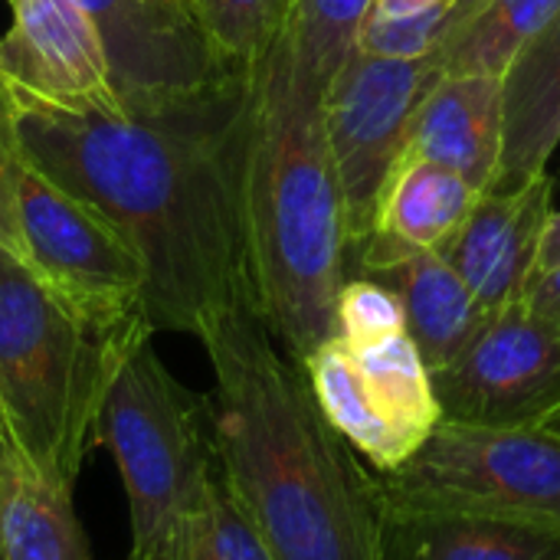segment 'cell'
Listing matches in <instances>:
<instances>
[{
	"label": "cell",
	"instance_id": "1",
	"mask_svg": "<svg viewBox=\"0 0 560 560\" xmlns=\"http://www.w3.org/2000/svg\"><path fill=\"white\" fill-rule=\"evenodd\" d=\"M256 69L144 108H66L10 89L33 167L105 213L141 256L151 331L200 338L230 308L259 312L246 220Z\"/></svg>",
	"mask_w": 560,
	"mask_h": 560
},
{
	"label": "cell",
	"instance_id": "2",
	"mask_svg": "<svg viewBox=\"0 0 560 560\" xmlns=\"http://www.w3.org/2000/svg\"><path fill=\"white\" fill-rule=\"evenodd\" d=\"M210 420L230 489L276 560H381L374 476L331 430L305 368L249 305L217 315Z\"/></svg>",
	"mask_w": 560,
	"mask_h": 560
},
{
	"label": "cell",
	"instance_id": "3",
	"mask_svg": "<svg viewBox=\"0 0 560 560\" xmlns=\"http://www.w3.org/2000/svg\"><path fill=\"white\" fill-rule=\"evenodd\" d=\"M322 98L282 36L256 69L246 220L259 315L299 364L338 335L335 308L348 279L345 203Z\"/></svg>",
	"mask_w": 560,
	"mask_h": 560
},
{
	"label": "cell",
	"instance_id": "4",
	"mask_svg": "<svg viewBox=\"0 0 560 560\" xmlns=\"http://www.w3.org/2000/svg\"><path fill=\"white\" fill-rule=\"evenodd\" d=\"M138 328L148 322L89 312L0 246V423L39 479L75 486L98 446L112 364Z\"/></svg>",
	"mask_w": 560,
	"mask_h": 560
},
{
	"label": "cell",
	"instance_id": "5",
	"mask_svg": "<svg viewBox=\"0 0 560 560\" xmlns=\"http://www.w3.org/2000/svg\"><path fill=\"white\" fill-rule=\"evenodd\" d=\"M151 338V328H138L118 351L98 407V443L112 450L125 482L128 560H180L220 453L210 400L167 371Z\"/></svg>",
	"mask_w": 560,
	"mask_h": 560
},
{
	"label": "cell",
	"instance_id": "6",
	"mask_svg": "<svg viewBox=\"0 0 560 560\" xmlns=\"http://www.w3.org/2000/svg\"><path fill=\"white\" fill-rule=\"evenodd\" d=\"M381 499L466 512L560 532V440L535 430L446 423L394 472H377Z\"/></svg>",
	"mask_w": 560,
	"mask_h": 560
},
{
	"label": "cell",
	"instance_id": "7",
	"mask_svg": "<svg viewBox=\"0 0 560 560\" xmlns=\"http://www.w3.org/2000/svg\"><path fill=\"white\" fill-rule=\"evenodd\" d=\"M440 75L433 52L387 59L361 49H351L331 75L322 115L345 203L348 256L371 236L384 187L404 161L413 118Z\"/></svg>",
	"mask_w": 560,
	"mask_h": 560
},
{
	"label": "cell",
	"instance_id": "8",
	"mask_svg": "<svg viewBox=\"0 0 560 560\" xmlns=\"http://www.w3.org/2000/svg\"><path fill=\"white\" fill-rule=\"evenodd\" d=\"M16 256L52 289L105 318H144V262L92 203L52 184L33 161L16 180Z\"/></svg>",
	"mask_w": 560,
	"mask_h": 560
},
{
	"label": "cell",
	"instance_id": "9",
	"mask_svg": "<svg viewBox=\"0 0 560 560\" xmlns=\"http://www.w3.org/2000/svg\"><path fill=\"white\" fill-rule=\"evenodd\" d=\"M430 377L446 423L538 427L560 404V331L518 299L492 312L472 345Z\"/></svg>",
	"mask_w": 560,
	"mask_h": 560
},
{
	"label": "cell",
	"instance_id": "10",
	"mask_svg": "<svg viewBox=\"0 0 560 560\" xmlns=\"http://www.w3.org/2000/svg\"><path fill=\"white\" fill-rule=\"evenodd\" d=\"M95 26L108 79L121 108H144L190 95L223 79L226 62L200 26L154 0H72Z\"/></svg>",
	"mask_w": 560,
	"mask_h": 560
},
{
	"label": "cell",
	"instance_id": "11",
	"mask_svg": "<svg viewBox=\"0 0 560 560\" xmlns=\"http://www.w3.org/2000/svg\"><path fill=\"white\" fill-rule=\"evenodd\" d=\"M13 20L0 36V79L30 98L89 108L121 105L102 39L72 0H10Z\"/></svg>",
	"mask_w": 560,
	"mask_h": 560
},
{
	"label": "cell",
	"instance_id": "12",
	"mask_svg": "<svg viewBox=\"0 0 560 560\" xmlns=\"http://www.w3.org/2000/svg\"><path fill=\"white\" fill-rule=\"evenodd\" d=\"M551 200L555 177L548 171L518 190H482L459 230L436 249L489 315L525 295L555 210Z\"/></svg>",
	"mask_w": 560,
	"mask_h": 560
},
{
	"label": "cell",
	"instance_id": "13",
	"mask_svg": "<svg viewBox=\"0 0 560 560\" xmlns=\"http://www.w3.org/2000/svg\"><path fill=\"white\" fill-rule=\"evenodd\" d=\"M354 276L374 279L400 299L407 335L430 374L453 364L489 322V312L436 249L390 253L358 266Z\"/></svg>",
	"mask_w": 560,
	"mask_h": 560
},
{
	"label": "cell",
	"instance_id": "14",
	"mask_svg": "<svg viewBox=\"0 0 560 560\" xmlns=\"http://www.w3.org/2000/svg\"><path fill=\"white\" fill-rule=\"evenodd\" d=\"M377 558L560 560V532L446 509H420L377 495Z\"/></svg>",
	"mask_w": 560,
	"mask_h": 560
},
{
	"label": "cell",
	"instance_id": "15",
	"mask_svg": "<svg viewBox=\"0 0 560 560\" xmlns=\"http://www.w3.org/2000/svg\"><path fill=\"white\" fill-rule=\"evenodd\" d=\"M430 161L489 190L502 158V79L440 75L423 98L404 161Z\"/></svg>",
	"mask_w": 560,
	"mask_h": 560
},
{
	"label": "cell",
	"instance_id": "16",
	"mask_svg": "<svg viewBox=\"0 0 560 560\" xmlns=\"http://www.w3.org/2000/svg\"><path fill=\"white\" fill-rule=\"evenodd\" d=\"M560 144V13L502 75V158L489 190H518L548 171Z\"/></svg>",
	"mask_w": 560,
	"mask_h": 560
},
{
	"label": "cell",
	"instance_id": "17",
	"mask_svg": "<svg viewBox=\"0 0 560 560\" xmlns=\"http://www.w3.org/2000/svg\"><path fill=\"white\" fill-rule=\"evenodd\" d=\"M479 194L482 190L456 171L417 158L400 161L377 203L371 236L348 256V276L351 269L390 253L440 249L469 217Z\"/></svg>",
	"mask_w": 560,
	"mask_h": 560
},
{
	"label": "cell",
	"instance_id": "18",
	"mask_svg": "<svg viewBox=\"0 0 560 560\" xmlns=\"http://www.w3.org/2000/svg\"><path fill=\"white\" fill-rule=\"evenodd\" d=\"M560 13V0H459L433 56L443 75L502 79L512 59Z\"/></svg>",
	"mask_w": 560,
	"mask_h": 560
},
{
	"label": "cell",
	"instance_id": "19",
	"mask_svg": "<svg viewBox=\"0 0 560 560\" xmlns=\"http://www.w3.org/2000/svg\"><path fill=\"white\" fill-rule=\"evenodd\" d=\"M0 558L92 560L72 489L39 479L16 456L0 466Z\"/></svg>",
	"mask_w": 560,
	"mask_h": 560
},
{
	"label": "cell",
	"instance_id": "20",
	"mask_svg": "<svg viewBox=\"0 0 560 560\" xmlns=\"http://www.w3.org/2000/svg\"><path fill=\"white\" fill-rule=\"evenodd\" d=\"M302 368L331 430L377 472H394L413 456V446L377 413L341 338L325 341L312 358L302 361Z\"/></svg>",
	"mask_w": 560,
	"mask_h": 560
},
{
	"label": "cell",
	"instance_id": "21",
	"mask_svg": "<svg viewBox=\"0 0 560 560\" xmlns=\"http://www.w3.org/2000/svg\"><path fill=\"white\" fill-rule=\"evenodd\" d=\"M348 345V341H345ZM354 368L368 397L374 400L377 413L413 446V453L427 443V436L440 427V404L433 394V377L427 361L420 358L417 345L407 331L348 345Z\"/></svg>",
	"mask_w": 560,
	"mask_h": 560
},
{
	"label": "cell",
	"instance_id": "22",
	"mask_svg": "<svg viewBox=\"0 0 560 560\" xmlns=\"http://www.w3.org/2000/svg\"><path fill=\"white\" fill-rule=\"evenodd\" d=\"M210 46L240 66H259L285 36L295 0H184Z\"/></svg>",
	"mask_w": 560,
	"mask_h": 560
},
{
	"label": "cell",
	"instance_id": "23",
	"mask_svg": "<svg viewBox=\"0 0 560 560\" xmlns=\"http://www.w3.org/2000/svg\"><path fill=\"white\" fill-rule=\"evenodd\" d=\"M368 7L371 0H295L285 36L299 69L322 92L351 56Z\"/></svg>",
	"mask_w": 560,
	"mask_h": 560
},
{
	"label": "cell",
	"instance_id": "24",
	"mask_svg": "<svg viewBox=\"0 0 560 560\" xmlns=\"http://www.w3.org/2000/svg\"><path fill=\"white\" fill-rule=\"evenodd\" d=\"M459 0H371L354 49L387 59L430 56Z\"/></svg>",
	"mask_w": 560,
	"mask_h": 560
},
{
	"label": "cell",
	"instance_id": "25",
	"mask_svg": "<svg viewBox=\"0 0 560 560\" xmlns=\"http://www.w3.org/2000/svg\"><path fill=\"white\" fill-rule=\"evenodd\" d=\"M180 560H276L230 489L223 466L210 476L203 502L187 528Z\"/></svg>",
	"mask_w": 560,
	"mask_h": 560
},
{
	"label": "cell",
	"instance_id": "26",
	"mask_svg": "<svg viewBox=\"0 0 560 560\" xmlns=\"http://www.w3.org/2000/svg\"><path fill=\"white\" fill-rule=\"evenodd\" d=\"M335 322H338L335 338L348 345H368V341H381V338L407 331L400 299L387 285L364 279V276L345 279L338 292Z\"/></svg>",
	"mask_w": 560,
	"mask_h": 560
},
{
	"label": "cell",
	"instance_id": "27",
	"mask_svg": "<svg viewBox=\"0 0 560 560\" xmlns=\"http://www.w3.org/2000/svg\"><path fill=\"white\" fill-rule=\"evenodd\" d=\"M26 167V151L16 131V102L0 79V246L16 253V180Z\"/></svg>",
	"mask_w": 560,
	"mask_h": 560
},
{
	"label": "cell",
	"instance_id": "28",
	"mask_svg": "<svg viewBox=\"0 0 560 560\" xmlns=\"http://www.w3.org/2000/svg\"><path fill=\"white\" fill-rule=\"evenodd\" d=\"M525 305L560 331V269L535 276L525 289Z\"/></svg>",
	"mask_w": 560,
	"mask_h": 560
},
{
	"label": "cell",
	"instance_id": "29",
	"mask_svg": "<svg viewBox=\"0 0 560 560\" xmlns=\"http://www.w3.org/2000/svg\"><path fill=\"white\" fill-rule=\"evenodd\" d=\"M555 269H560V210H551V217L545 223L538 259H535V276H545V272H555Z\"/></svg>",
	"mask_w": 560,
	"mask_h": 560
},
{
	"label": "cell",
	"instance_id": "30",
	"mask_svg": "<svg viewBox=\"0 0 560 560\" xmlns=\"http://www.w3.org/2000/svg\"><path fill=\"white\" fill-rule=\"evenodd\" d=\"M535 430H541V433H548V436L560 440V404L551 410V413H545V417H541V423H538Z\"/></svg>",
	"mask_w": 560,
	"mask_h": 560
},
{
	"label": "cell",
	"instance_id": "31",
	"mask_svg": "<svg viewBox=\"0 0 560 560\" xmlns=\"http://www.w3.org/2000/svg\"><path fill=\"white\" fill-rule=\"evenodd\" d=\"M10 456H13V450H10V440H7V433H3V423H0V466H3Z\"/></svg>",
	"mask_w": 560,
	"mask_h": 560
},
{
	"label": "cell",
	"instance_id": "32",
	"mask_svg": "<svg viewBox=\"0 0 560 560\" xmlns=\"http://www.w3.org/2000/svg\"><path fill=\"white\" fill-rule=\"evenodd\" d=\"M154 3H161V7H171V10H177V13H187L184 0H154ZM187 16H190V13H187Z\"/></svg>",
	"mask_w": 560,
	"mask_h": 560
},
{
	"label": "cell",
	"instance_id": "33",
	"mask_svg": "<svg viewBox=\"0 0 560 560\" xmlns=\"http://www.w3.org/2000/svg\"><path fill=\"white\" fill-rule=\"evenodd\" d=\"M0 560H3V558H0Z\"/></svg>",
	"mask_w": 560,
	"mask_h": 560
}]
</instances>
